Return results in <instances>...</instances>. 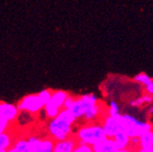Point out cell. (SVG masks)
<instances>
[{
    "mask_svg": "<svg viewBox=\"0 0 153 152\" xmlns=\"http://www.w3.org/2000/svg\"><path fill=\"white\" fill-rule=\"evenodd\" d=\"M101 109L98 98L93 93H87L76 97L69 111L76 119H83L87 121H94L100 115Z\"/></svg>",
    "mask_w": 153,
    "mask_h": 152,
    "instance_id": "6da1fadb",
    "label": "cell"
},
{
    "mask_svg": "<svg viewBox=\"0 0 153 152\" xmlns=\"http://www.w3.org/2000/svg\"><path fill=\"white\" fill-rule=\"evenodd\" d=\"M76 120V118L69 110L63 109L56 118L51 119L48 124V133L50 137L55 142L70 138L73 133V128Z\"/></svg>",
    "mask_w": 153,
    "mask_h": 152,
    "instance_id": "7a4b0ae2",
    "label": "cell"
},
{
    "mask_svg": "<svg viewBox=\"0 0 153 152\" xmlns=\"http://www.w3.org/2000/svg\"><path fill=\"white\" fill-rule=\"evenodd\" d=\"M118 119L121 131L127 133L131 139L139 138L144 133L153 129V125L149 121L136 119L130 114H121Z\"/></svg>",
    "mask_w": 153,
    "mask_h": 152,
    "instance_id": "3957f363",
    "label": "cell"
},
{
    "mask_svg": "<svg viewBox=\"0 0 153 152\" xmlns=\"http://www.w3.org/2000/svg\"><path fill=\"white\" fill-rule=\"evenodd\" d=\"M75 138L79 144L94 147L99 142L108 138V136H106L101 123H91L81 126L76 131Z\"/></svg>",
    "mask_w": 153,
    "mask_h": 152,
    "instance_id": "277c9868",
    "label": "cell"
},
{
    "mask_svg": "<svg viewBox=\"0 0 153 152\" xmlns=\"http://www.w3.org/2000/svg\"><path fill=\"white\" fill-rule=\"evenodd\" d=\"M68 95L69 94L65 90H58L53 92L50 102L44 108L46 117L49 119L56 118L59 115V113L64 109V105Z\"/></svg>",
    "mask_w": 153,
    "mask_h": 152,
    "instance_id": "5b68a950",
    "label": "cell"
},
{
    "mask_svg": "<svg viewBox=\"0 0 153 152\" xmlns=\"http://www.w3.org/2000/svg\"><path fill=\"white\" fill-rule=\"evenodd\" d=\"M18 108L21 112H26L29 114H37L41 110H44L45 105L41 101L38 93L28 94L22 97L17 104Z\"/></svg>",
    "mask_w": 153,
    "mask_h": 152,
    "instance_id": "8992f818",
    "label": "cell"
},
{
    "mask_svg": "<svg viewBox=\"0 0 153 152\" xmlns=\"http://www.w3.org/2000/svg\"><path fill=\"white\" fill-rule=\"evenodd\" d=\"M20 110L17 105L7 102H0V118L7 119L9 122L15 121L20 114Z\"/></svg>",
    "mask_w": 153,
    "mask_h": 152,
    "instance_id": "52a82bcc",
    "label": "cell"
},
{
    "mask_svg": "<svg viewBox=\"0 0 153 152\" xmlns=\"http://www.w3.org/2000/svg\"><path fill=\"white\" fill-rule=\"evenodd\" d=\"M102 126L104 128V131L108 136V138H114L119 132L121 131L120 124L118 118H112L110 116H105L102 120Z\"/></svg>",
    "mask_w": 153,
    "mask_h": 152,
    "instance_id": "ba28073f",
    "label": "cell"
},
{
    "mask_svg": "<svg viewBox=\"0 0 153 152\" xmlns=\"http://www.w3.org/2000/svg\"><path fill=\"white\" fill-rule=\"evenodd\" d=\"M76 145H78V141L75 137H70L62 141H56L52 152H73Z\"/></svg>",
    "mask_w": 153,
    "mask_h": 152,
    "instance_id": "9c48e42d",
    "label": "cell"
},
{
    "mask_svg": "<svg viewBox=\"0 0 153 152\" xmlns=\"http://www.w3.org/2000/svg\"><path fill=\"white\" fill-rule=\"evenodd\" d=\"M94 152H117L119 150L116 143L112 138H105L93 147Z\"/></svg>",
    "mask_w": 153,
    "mask_h": 152,
    "instance_id": "30bf717a",
    "label": "cell"
},
{
    "mask_svg": "<svg viewBox=\"0 0 153 152\" xmlns=\"http://www.w3.org/2000/svg\"><path fill=\"white\" fill-rule=\"evenodd\" d=\"M54 145L55 141L52 138H41L39 144L32 150V152H52L53 148H54Z\"/></svg>",
    "mask_w": 153,
    "mask_h": 152,
    "instance_id": "8fae6325",
    "label": "cell"
},
{
    "mask_svg": "<svg viewBox=\"0 0 153 152\" xmlns=\"http://www.w3.org/2000/svg\"><path fill=\"white\" fill-rule=\"evenodd\" d=\"M113 140L115 141V143H116V145L119 149L128 148H130V145H131V138H130L128 134L125 133L123 131L119 132L116 135H115Z\"/></svg>",
    "mask_w": 153,
    "mask_h": 152,
    "instance_id": "7c38bea8",
    "label": "cell"
},
{
    "mask_svg": "<svg viewBox=\"0 0 153 152\" xmlns=\"http://www.w3.org/2000/svg\"><path fill=\"white\" fill-rule=\"evenodd\" d=\"M138 140H139L140 148H144V149L153 148V129L144 133L138 138Z\"/></svg>",
    "mask_w": 153,
    "mask_h": 152,
    "instance_id": "4fadbf2b",
    "label": "cell"
},
{
    "mask_svg": "<svg viewBox=\"0 0 153 152\" xmlns=\"http://www.w3.org/2000/svg\"><path fill=\"white\" fill-rule=\"evenodd\" d=\"M12 138L9 133H0V149L7 150L13 147Z\"/></svg>",
    "mask_w": 153,
    "mask_h": 152,
    "instance_id": "5bb4252c",
    "label": "cell"
},
{
    "mask_svg": "<svg viewBox=\"0 0 153 152\" xmlns=\"http://www.w3.org/2000/svg\"><path fill=\"white\" fill-rule=\"evenodd\" d=\"M13 148L16 149L17 152H32L29 142L25 138H20L17 141H15L13 144Z\"/></svg>",
    "mask_w": 153,
    "mask_h": 152,
    "instance_id": "9a60e30c",
    "label": "cell"
},
{
    "mask_svg": "<svg viewBox=\"0 0 153 152\" xmlns=\"http://www.w3.org/2000/svg\"><path fill=\"white\" fill-rule=\"evenodd\" d=\"M153 103V97L149 95V94H145L139 98H137L135 100H133L130 102V105L134 108H139V106L143 105H148Z\"/></svg>",
    "mask_w": 153,
    "mask_h": 152,
    "instance_id": "2e32d148",
    "label": "cell"
},
{
    "mask_svg": "<svg viewBox=\"0 0 153 152\" xmlns=\"http://www.w3.org/2000/svg\"><path fill=\"white\" fill-rule=\"evenodd\" d=\"M134 79L135 82L139 83V84H141L144 87H147L148 85H149L150 83L153 81V79L151 77H149V76L148 74H146V73L137 74L134 78Z\"/></svg>",
    "mask_w": 153,
    "mask_h": 152,
    "instance_id": "e0dca14e",
    "label": "cell"
},
{
    "mask_svg": "<svg viewBox=\"0 0 153 152\" xmlns=\"http://www.w3.org/2000/svg\"><path fill=\"white\" fill-rule=\"evenodd\" d=\"M108 116L112 117V118H119L121 113H120V105H118L117 102L115 101H110L108 104Z\"/></svg>",
    "mask_w": 153,
    "mask_h": 152,
    "instance_id": "ac0fdd59",
    "label": "cell"
},
{
    "mask_svg": "<svg viewBox=\"0 0 153 152\" xmlns=\"http://www.w3.org/2000/svg\"><path fill=\"white\" fill-rule=\"evenodd\" d=\"M52 93H53V92H51V90H49V89L42 90L41 92L38 93V95H39L41 101L44 103L45 105L50 102L51 98V95H52Z\"/></svg>",
    "mask_w": 153,
    "mask_h": 152,
    "instance_id": "d6986e66",
    "label": "cell"
},
{
    "mask_svg": "<svg viewBox=\"0 0 153 152\" xmlns=\"http://www.w3.org/2000/svg\"><path fill=\"white\" fill-rule=\"evenodd\" d=\"M73 152H94V150H93V147L78 143V145H76Z\"/></svg>",
    "mask_w": 153,
    "mask_h": 152,
    "instance_id": "ffe728a7",
    "label": "cell"
},
{
    "mask_svg": "<svg viewBox=\"0 0 153 152\" xmlns=\"http://www.w3.org/2000/svg\"><path fill=\"white\" fill-rule=\"evenodd\" d=\"M28 142H29V145L30 148H31V150H33L35 148H36V146L39 144V142L41 141V138L38 137L36 135H30L29 137L27 138Z\"/></svg>",
    "mask_w": 153,
    "mask_h": 152,
    "instance_id": "44dd1931",
    "label": "cell"
},
{
    "mask_svg": "<svg viewBox=\"0 0 153 152\" xmlns=\"http://www.w3.org/2000/svg\"><path fill=\"white\" fill-rule=\"evenodd\" d=\"M9 125H10L9 121L3 118H0V133H6L7 128H9Z\"/></svg>",
    "mask_w": 153,
    "mask_h": 152,
    "instance_id": "7402d4cb",
    "label": "cell"
},
{
    "mask_svg": "<svg viewBox=\"0 0 153 152\" xmlns=\"http://www.w3.org/2000/svg\"><path fill=\"white\" fill-rule=\"evenodd\" d=\"M76 100V98L72 95H68L67 97V99L65 100V105H64V109H67V110H69L71 108V106L73 105L74 102Z\"/></svg>",
    "mask_w": 153,
    "mask_h": 152,
    "instance_id": "603a6c76",
    "label": "cell"
},
{
    "mask_svg": "<svg viewBox=\"0 0 153 152\" xmlns=\"http://www.w3.org/2000/svg\"><path fill=\"white\" fill-rule=\"evenodd\" d=\"M145 89H146L147 94H149V95L153 97V81L150 83L149 85H148L147 87H145Z\"/></svg>",
    "mask_w": 153,
    "mask_h": 152,
    "instance_id": "cb8c5ba5",
    "label": "cell"
},
{
    "mask_svg": "<svg viewBox=\"0 0 153 152\" xmlns=\"http://www.w3.org/2000/svg\"><path fill=\"white\" fill-rule=\"evenodd\" d=\"M135 152H153V148L144 149V148H138L137 149H135Z\"/></svg>",
    "mask_w": 153,
    "mask_h": 152,
    "instance_id": "d4e9b609",
    "label": "cell"
},
{
    "mask_svg": "<svg viewBox=\"0 0 153 152\" xmlns=\"http://www.w3.org/2000/svg\"><path fill=\"white\" fill-rule=\"evenodd\" d=\"M117 152H135V151H134V149L131 148H123V149H119L117 150Z\"/></svg>",
    "mask_w": 153,
    "mask_h": 152,
    "instance_id": "484cf974",
    "label": "cell"
},
{
    "mask_svg": "<svg viewBox=\"0 0 153 152\" xmlns=\"http://www.w3.org/2000/svg\"><path fill=\"white\" fill-rule=\"evenodd\" d=\"M7 152H17V151H16V149H15V148L12 147V148H10V149H7Z\"/></svg>",
    "mask_w": 153,
    "mask_h": 152,
    "instance_id": "4316f807",
    "label": "cell"
},
{
    "mask_svg": "<svg viewBox=\"0 0 153 152\" xmlns=\"http://www.w3.org/2000/svg\"><path fill=\"white\" fill-rule=\"evenodd\" d=\"M0 152H7V150H4V149H0Z\"/></svg>",
    "mask_w": 153,
    "mask_h": 152,
    "instance_id": "83f0119b",
    "label": "cell"
}]
</instances>
